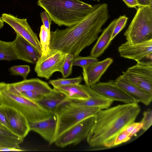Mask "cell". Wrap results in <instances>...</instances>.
<instances>
[{
  "label": "cell",
  "instance_id": "cell-2",
  "mask_svg": "<svg viewBox=\"0 0 152 152\" xmlns=\"http://www.w3.org/2000/svg\"><path fill=\"white\" fill-rule=\"evenodd\" d=\"M140 111L136 102L101 110L94 115L93 125L86 138L88 143L93 148L114 147L117 136L134 122Z\"/></svg>",
  "mask_w": 152,
  "mask_h": 152
},
{
  "label": "cell",
  "instance_id": "cell-41",
  "mask_svg": "<svg viewBox=\"0 0 152 152\" xmlns=\"http://www.w3.org/2000/svg\"><path fill=\"white\" fill-rule=\"evenodd\" d=\"M94 1H99V0H94Z\"/></svg>",
  "mask_w": 152,
  "mask_h": 152
},
{
  "label": "cell",
  "instance_id": "cell-24",
  "mask_svg": "<svg viewBox=\"0 0 152 152\" xmlns=\"http://www.w3.org/2000/svg\"><path fill=\"white\" fill-rule=\"evenodd\" d=\"M50 33L43 25L41 26L39 37L42 55H46L50 50Z\"/></svg>",
  "mask_w": 152,
  "mask_h": 152
},
{
  "label": "cell",
  "instance_id": "cell-15",
  "mask_svg": "<svg viewBox=\"0 0 152 152\" xmlns=\"http://www.w3.org/2000/svg\"><path fill=\"white\" fill-rule=\"evenodd\" d=\"M113 81L115 84L131 97L135 102H141L147 106L151 102L152 94L131 83L123 75Z\"/></svg>",
  "mask_w": 152,
  "mask_h": 152
},
{
  "label": "cell",
  "instance_id": "cell-32",
  "mask_svg": "<svg viewBox=\"0 0 152 152\" xmlns=\"http://www.w3.org/2000/svg\"><path fill=\"white\" fill-rule=\"evenodd\" d=\"M23 96L34 102H37L41 99L44 95L34 91H26L19 92Z\"/></svg>",
  "mask_w": 152,
  "mask_h": 152
},
{
  "label": "cell",
  "instance_id": "cell-11",
  "mask_svg": "<svg viewBox=\"0 0 152 152\" xmlns=\"http://www.w3.org/2000/svg\"><path fill=\"white\" fill-rule=\"evenodd\" d=\"M118 50L121 56L137 62L145 57L152 59V39L134 44L126 42L121 44Z\"/></svg>",
  "mask_w": 152,
  "mask_h": 152
},
{
  "label": "cell",
  "instance_id": "cell-26",
  "mask_svg": "<svg viewBox=\"0 0 152 152\" xmlns=\"http://www.w3.org/2000/svg\"><path fill=\"white\" fill-rule=\"evenodd\" d=\"M83 78L81 76L77 77L71 78H58L57 79L50 80L49 83L53 87L61 86L79 84L80 83Z\"/></svg>",
  "mask_w": 152,
  "mask_h": 152
},
{
  "label": "cell",
  "instance_id": "cell-20",
  "mask_svg": "<svg viewBox=\"0 0 152 152\" xmlns=\"http://www.w3.org/2000/svg\"><path fill=\"white\" fill-rule=\"evenodd\" d=\"M70 100L64 94L53 88L36 102L43 108L55 113L61 106Z\"/></svg>",
  "mask_w": 152,
  "mask_h": 152
},
{
  "label": "cell",
  "instance_id": "cell-40",
  "mask_svg": "<svg viewBox=\"0 0 152 152\" xmlns=\"http://www.w3.org/2000/svg\"><path fill=\"white\" fill-rule=\"evenodd\" d=\"M4 22L2 20L1 17H0V29L3 27Z\"/></svg>",
  "mask_w": 152,
  "mask_h": 152
},
{
  "label": "cell",
  "instance_id": "cell-7",
  "mask_svg": "<svg viewBox=\"0 0 152 152\" xmlns=\"http://www.w3.org/2000/svg\"><path fill=\"white\" fill-rule=\"evenodd\" d=\"M129 67L123 75L131 83L152 94V62L139 61Z\"/></svg>",
  "mask_w": 152,
  "mask_h": 152
},
{
  "label": "cell",
  "instance_id": "cell-37",
  "mask_svg": "<svg viewBox=\"0 0 152 152\" xmlns=\"http://www.w3.org/2000/svg\"><path fill=\"white\" fill-rule=\"evenodd\" d=\"M138 6H152V0H136Z\"/></svg>",
  "mask_w": 152,
  "mask_h": 152
},
{
  "label": "cell",
  "instance_id": "cell-17",
  "mask_svg": "<svg viewBox=\"0 0 152 152\" xmlns=\"http://www.w3.org/2000/svg\"><path fill=\"white\" fill-rule=\"evenodd\" d=\"M84 89L90 96V97L85 100H70L68 103L71 105L78 107H96L101 109L109 107L113 101L106 98L97 92L90 86L86 85H82Z\"/></svg>",
  "mask_w": 152,
  "mask_h": 152
},
{
  "label": "cell",
  "instance_id": "cell-30",
  "mask_svg": "<svg viewBox=\"0 0 152 152\" xmlns=\"http://www.w3.org/2000/svg\"><path fill=\"white\" fill-rule=\"evenodd\" d=\"M128 19V18L125 15L120 16L118 19H116L110 39L111 41L124 28Z\"/></svg>",
  "mask_w": 152,
  "mask_h": 152
},
{
  "label": "cell",
  "instance_id": "cell-5",
  "mask_svg": "<svg viewBox=\"0 0 152 152\" xmlns=\"http://www.w3.org/2000/svg\"><path fill=\"white\" fill-rule=\"evenodd\" d=\"M101 110L96 107L76 106L68 102L63 104L55 112L57 124L53 143L65 132L84 119L94 116Z\"/></svg>",
  "mask_w": 152,
  "mask_h": 152
},
{
  "label": "cell",
  "instance_id": "cell-22",
  "mask_svg": "<svg viewBox=\"0 0 152 152\" xmlns=\"http://www.w3.org/2000/svg\"><path fill=\"white\" fill-rule=\"evenodd\" d=\"M53 88L64 94L71 100H83L90 97L88 94L80 84L58 86Z\"/></svg>",
  "mask_w": 152,
  "mask_h": 152
},
{
  "label": "cell",
  "instance_id": "cell-3",
  "mask_svg": "<svg viewBox=\"0 0 152 152\" xmlns=\"http://www.w3.org/2000/svg\"><path fill=\"white\" fill-rule=\"evenodd\" d=\"M37 5L46 11L59 26L69 27L81 21L94 6L79 0H38Z\"/></svg>",
  "mask_w": 152,
  "mask_h": 152
},
{
  "label": "cell",
  "instance_id": "cell-33",
  "mask_svg": "<svg viewBox=\"0 0 152 152\" xmlns=\"http://www.w3.org/2000/svg\"><path fill=\"white\" fill-rule=\"evenodd\" d=\"M131 138L129 135L123 130L116 137L114 142L115 146L130 140Z\"/></svg>",
  "mask_w": 152,
  "mask_h": 152
},
{
  "label": "cell",
  "instance_id": "cell-23",
  "mask_svg": "<svg viewBox=\"0 0 152 152\" xmlns=\"http://www.w3.org/2000/svg\"><path fill=\"white\" fill-rule=\"evenodd\" d=\"M18 59L12 42L0 40V60L10 61Z\"/></svg>",
  "mask_w": 152,
  "mask_h": 152
},
{
  "label": "cell",
  "instance_id": "cell-14",
  "mask_svg": "<svg viewBox=\"0 0 152 152\" xmlns=\"http://www.w3.org/2000/svg\"><path fill=\"white\" fill-rule=\"evenodd\" d=\"M13 42L18 59L34 64L42 55L41 51L18 34Z\"/></svg>",
  "mask_w": 152,
  "mask_h": 152
},
{
  "label": "cell",
  "instance_id": "cell-36",
  "mask_svg": "<svg viewBox=\"0 0 152 152\" xmlns=\"http://www.w3.org/2000/svg\"><path fill=\"white\" fill-rule=\"evenodd\" d=\"M0 135L13 138H19L10 131L0 126Z\"/></svg>",
  "mask_w": 152,
  "mask_h": 152
},
{
  "label": "cell",
  "instance_id": "cell-31",
  "mask_svg": "<svg viewBox=\"0 0 152 152\" xmlns=\"http://www.w3.org/2000/svg\"><path fill=\"white\" fill-rule=\"evenodd\" d=\"M142 124V129L144 131L148 130L152 124V111L149 109L143 113V117L140 122Z\"/></svg>",
  "mask_w": 152,
  "mask_h": 152
},
{
  "label": "cell",
  "instance_id": "cell-35",
  "mask_svg": "<svg viewBox=\"0 0 152 152\" xmlns=\"http://www.w3.org/2000/svg\"><path fill=\"white\" fill-rule=\"evenodd\" d=\"M0 126L10 131V127L6 117L1 106L0 105Z\"/></svg>",
  "mask_w": 152,
  "mask_h": 152
},
{
  "label": "cell",
  "instance_id": "cell-13",
  "mask_svg": "<svg viewBox=\"0 0 152 152\" xmlns=\"http://www.w3.org/2000/svg\"><path fill=\"white\" fill-rule=\"evenodd\" d=\"M104 97L114 101L124 103L135 102L133 99L115 84L113 80L106 82H99L90 86Z\"/></svg>",
  "mask_w": 152,
  "mask_h": 152
},
{
  "label": "cell",
  "instance_id": "cell-12",
  "mask_svg": "<svg viewBox=\"0 0 152 152\" xmlns=\"http://www.w3.org/2000/svg\"><path fill=\"white\" fill-rule=\"evenodd\" d=\"M1 107L7 119L10 131L18 137L24 139L30 131L28 122L25 117L14 108Z\"/></svg>",
  "mask_w": 152,
  "mask_h": 152
},
{
  "label": "cell",
  "instance_id": "cell-21",
  "mask_svg": "<svg viewBox=\"0 0 152 152\" xmlns=\"http://www.w3.org/2000/svg\"><path fill=\"white\" fill-rule=\"evenodd\" d=\"M116 20V19H114L104 29L92 48L91 56L97 58L103 53L109 46L111 42L110 39Z\"/></svg>",
  "mask_w": 152,
  "mask_h": 152
},
{
  "label": "cell",
  "instance_id": "cell-6",
  "mask_svg": "<svg viewBox=\"0 0 152 152\" xmlns=\"http://www.w3.org/2000/svg\"><path fill=\"white\" fill-rule=\"evenodd\" d=\"M124 35L130 44L152 39V6H139Z\"/></svg>",
  "mask_w": 152,
  "mask_h": 152
},
{
  "label": "cell",
  "instance_id": "cell-27",
  "mask_svg": "<svg viewBox=\"0 0 152 152\" xmlns=\"http://www.w3.org/2000/svg\"><path fill=\"white\" fill-rule=\"evenodd\" d=\"M23 139L0 135V146L20 148L19 145Z\"/></svg>",
  "mask_w": 152,
  "mask_h": 152
},
{
  "label": "cell",
  "instance_id": "cell-10",
  "mask_svg": "<svg viewBox=\"0 0 152 152\" xmlns=\"http://www.w3.org/2000/svg\"><path fill=\"white\" fill-rule=\"evenodd\" d=\"M2 20L9 25L18 34L42 52L41 48L37 34L32 30L27 19H20L10 14L3 13Z\"/></svg>",
  "mask_w": 152,
  "mask_h": 152
},
{
  "label": "cell",
  "instance_id": "cell-25",
  "mask_svg": "<svg viewBox=\"0 0 152 152\" xmlns=\"http://www.w3.org/2000/svg\"><path fill=\"white\" fill-rule=\"evenodd\" d=\"M74 58V57L72 55L69 53H66L60 72L63 78H66L71 75L72 72Z\"/></svg>",
  "mask_w": 152,
  "mask_h": 152
},
{
  "label": "cell",
  "instance_id": "cell-4",
  "mask_svg": "<svg viewBox=\"0 0 152 152\" xmlns=\"http://www.w3.org/2000/svg\"><path fill=\"white\" fill-rule=\"evenodd\" d=\"M0 106L14 108L21 113L28 122L38 121L55 114L36 102L22 96L11 83L0 82Z\"/></svg>",
  "mask_w": 152,
  "mask_h": 152
},
{
  "label": "cell",
  "instance_id": "cell-16",
  "mask_svg": "<svg viewBox=\"0 0 152 152\" xmlns=\"http://www.w3.org/2000/svg\"><path fill=\"white\" fill-rule=\"evenodd\" d=\"M113 61L112 58H108L83 68V79L85 85L91 86L98 82Z\"/></svg>",
  "mask_w": 152,
  "mask_h": 152
},
{
  "label": "cell",
  "instance_id": "cell-1",
  "mask_svg": "<svg viewBox=\"0 0 152 152\" xmlns=\"http://www.w3.org/2000/svg\"><path fill=\"white\" fill-rule=\"evenodd\" d=\"M93 6L92 11L81 21L66 29L50 31V49L75 57L98 38L102 27L109 17L108 5L102 3Z\"/></svg>",
  "mask_w": 152,
  "mask_h": 152
},
{
  "label": "cell",
  "instance_id": "cell-18",
  "mask_svg": "<svg viewBox=\"0 0 152 152\" xmlns=\"http://www.w3.org/2000/svg\"><path fill=\"white\" fill-rule=\"evenodd\" d=\"M28 123L30 131L38 134L49 145L53 143L57 124V118L55 114L44 120Z\"/></svg>",
  "mask_w": 152,
  "mask_h": 152
},
{
  "label": "cell",
  "instance_id": "cell-42",
  "mask_svg": "<svg viewBox=\"0 0 152 152\" xmlns=\"http://www.w3.org/2000/svg\"></svg>",
  "mask_w": 152,
  "mask_h": 152
},
{
  "label": "cell",
  "instance_id": "cell-28",
  "mask_svg": "<svg viewBox=\"0 0 152 152\" xmlns=\"http://www.w3.org/2000/svg\"><path fill=\"white\" fill-rule=\"evenodd\" d=\"M9 71L11 75H19L25 80L30 71V68L28 65H16L10 68Z\"/></svg>",
  "mask_w": 152,
  "mask_h": 152
},
{
  "label": "cell",
  "instance_id": "cell-9",
  "mask_svg": "<svg viewBox=\"0 0 152 152\" xmlns=\"http://www.w3.org/2000/svg\"><path fill=\"white\" fill-rule=\"evenodd\" d=\"M66 55L61 51L54 49H50L46 55L42 54L34 68L37 76L48 80L54 72H60Z\"/></svg>",
  "mask_w": 152,
  "mask_h": 152
},
{
  "label": "cell",
  "instance_id": "cell-29",
  "mask_svg": "<svg viewBox=\"0 0 152 152\" xmlns=\"http://www.w3.org/2000/svg\"><path fill=\"white\" fill-rule=\"evenodd\" d=\"M98 59L90 56L87 57L77 56L74 58L73 65L80 66L82 68L98 61Z\"/></svg>",
  "mask_w": 152,
  "mask_h": 152
},
{
  "label": "cell",
  "instance_id": "cell-34",
  "mask_svg": "<svg viewBox=\"0 0 152 152\" xmlns=\"http://www.w3.org/2000/svg\"><path fill=\"white\" fill-rule=\"evenodd\" d=\"M40 15L43 25L46 29L50 31V25L52 20L49 15L45 10L40 13Z\"/></svg>",
  "mask_w": 152,
  "mask_h": 152
},
{
  "label": "cell",
  "instance_id": "cell-19",
  "mask_svg": "<svg viewBox=\"0 0 152 152\" xmlns=\"http://www.w3.org/2000/svg\"><path fill=\"white\" fill-rule=\"evenodd\" d=\"M12 85L19 92L26 91H34L45 95L53 90L48 83L38 78L25 79L13 83Z\"/></svg>",
  "mask_w": 152,
  "mask_h": 152
},
{
  "label": "cell",
  "instance_id": "cell-8",
  "mask_svg": "<svg viewBox=\"0 0 152 152\" xmlns=\"http://www.w3.org/2000/svg\"><path fill=\"white\" fill-rule=\"evenodd\" d=\"M94 121V116L81 121L64 132L54 143L60 148L79 144L87 138Z\"/></svg>",
  "mask_w": 152,
  "mask_h": 152
},
{
  "label": "cell",
  "instance_id": "cell-39",
  "mask_svg": "<svg viewBox=\"0 0 152 152\" xmlns=\"http://www.w3.org/2000/svg\"><path fill=\"white\" fill-rule=\"evenodd\" d=\"M25 150L21 149L20 148H9L5 147L0 146V151H25Z\"/></svg>",
  "mask_w": 152,
  "mask_h": 152
},
{
  "label": "cell",
  "instance_id": "cell-38",
  "mask_svg": "<svg viewBox=\"0 0 152 152\" xmlns=\"http://www.w3.org/2000/svg\"><path fill=\"white\" fill-rule=\"evenodd\" d=\"M129 7L135 8L138 6V4L136 0H122Z\"/></svg>",
  "mask_w": 152,
  "mask_h": 152
}]
</instances>
